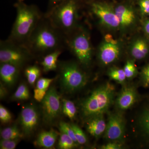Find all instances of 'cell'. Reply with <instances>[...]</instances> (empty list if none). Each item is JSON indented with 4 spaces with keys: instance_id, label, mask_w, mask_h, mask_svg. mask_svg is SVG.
Returning a JSON list of instances; mask_svg holds the SVG:
<instances>
[{
    "instance_id": "1",
    "label": "cell",
    "mask_w": 149,
    "mask_h": 149,
    "mask_svg": "<svg viewBox=\"0 0 149 149\" xmlns=\"http://www.w3.org/2000/svg\"><path fill=\"white\" fill-rule=\"evenodd\" d=\"M34 57L66 47V37L44 14L26 44Z\"/></svg>"
},
{
    "instance_id": "2",
    "label": "cell",
    "mask_w": 149,
    "mask_h": 149,
    "mask_svg": "<svg viewBox=\"0 0 149 149\" xmlns=\"http://www.w3.org/2000/svg\"><path fill=\"white\" fill-rule=\"evenodd\" d=\"M15 7L16 19L8 38L26 46L29 37L44 14L35 6L27 5L21 2L15 4Z\"/></svg>"
},
{
    "instance_id": "3",
    "label": "cell",
    "mask_w": 149,
    "mask_h": 149,
    "mask_svg": "<svg viewBox=\"0 0 149 149\" xmlns=\"http://www.w3.org/2000/svg\"><path fill=\"white\" fill-rule=\"evenodd\" d=\"M115 94V88L109 83L95 89L80 104L83 118L86 120L96 116L104 115L113 102Z\"/></svg>"
},
{
    "instance_id": "4",
    "label": "cell",
    "mask_w": 149,
    "mask_h": 149,
    "mask_svg": "<svg viewBox=\"0 0 149 149\" xmlns=\"http://www.w3.org/2000/svg\"><path fill=\"white\" fill-rule=\"evenodd\" d=\"M45 15L66 37L80 26L78 6L76 0H64Z\"/></svg>"
},
{
    "instance_id": "5",
    "label": "cell",
    "mask_w": 149,
    "mask_h": 149,
    "mask_svg": "<svg viewBox=\"0 0 149 149\" xmlns=\"http://www.w3.org/2000/svg\"><path fill=\"white\" fill-rule=\"evenodd\" d=\"M57 69L60 85L65 93H75L84 88L88 83V74L78 62H60Z\"/></svg>"
},
{
    "instance_id": "6",
    "label": "cell",
    "mask_w": 149,
    "mask_h": 149,
    "mask_svg": "<svg viewBox=\"0 0 149 149\" xmlns=\"http://www.w3.org/2000/svg\"><path fill=\"white\" fill-rule=\"evenodd\" d=\"M66 47L75 56L82 67L88 68L91 65L93 48L90 33L85 27L80 25L66 37Z\"/></svg>"
},
{
    "instance_id": "7",
    "label": "cell",
    "mask_w": 149,
    "mask_h": 149,
    "mask_svg": "<svg viewBox=\"0 0 149 149\" xmlns=\"http://www.w3.org/2000/svg\"><path fill=\"white\" fill-rule=\"evenodd\" d=\"M34 57L28 48L10 40L0 42V62L23 68Z\"/></svg>"
},
{
    "instance_id": "8",
    "label": "cell",
    "mask_w": 149,
    "mask_h": 149,
    "mask_svg": "<svg viewBox=\"0 0 149 149\" xmlns=\"http://www.w3.org/2000/svg\"><path fill=\"white\" fill-rule=\"evenodd\" d=\"M41 102L43 121L46 124L51 125L58 117L62 111L61 97L55 87H49Z\"/></svg>"
},
{
    "instance_id": "9",
    "label": "cell",
    "mask_w": 149,
    "mask_h": 149,
    "mask_svg": "<svg viewBox=\"0 0 149 149\" xmlns=\"http://www.w3.org/2000/svg\"><path fill=\"white\" fill-rule=\"evenodd\" d=\"M91 12L102 26L109 30L119 29V23L114 8L105 3L94 2L91 5Z\"/></svg>"
},
{
    "instance_id": "10",
    "label": "cell",
    "mask_w": 149,
    "mask_h": 149,
    "mask_svg": "<svg viewBox=\"0 0 149 149\" xmlns=\"http://www.w3.org/2000/svg\"><path fill=\"white\" fill-rule=\"evenodd\" d=\"M125 118L120 112L109 114L104 133L105 139L109 142L122 143L125 135Z\"/></svg>"
},
{
    "instance_id": "11",
    "label": "cell",
    "mask_w": 149,
    "mask_h": 149,
    "mask_svg": "<svg viewBox=\"0 0 149 149\" xmlns=\"http://www.w3.org/2000/svg\"><path fill=\"white\" fill-rule=\"evenodd\" d=\"M40 113L36 106L28 104L22 107L19 116V124L24 136L32 135L39 125Z\"/></svg>"
},
{
    "instance_id": "12",
    "label": "cell",
    "mask_w": 149,
    "mask_h": 149,
    "mask_svg": "<svg viewBox=\"0 0 149 149\" xmlns=\"http://www.w3.org/2000/svg\"><path fill=\"white\" fill-rule=\"evenodd\" d=\"M121 52L119 43L114 45L104 40L99 47L98 58L99 61L104 66L112 64L119 58Z\"/></svg>"
},
{
    "instance_id": "13",
    "label": "cell",
    "mask_w": 149,
    "mask_h": 149,
    "mask_svg": "<svg viewBox=\"0 0 149 149\" xmlns=\"http://www.w3.org/2000/svg\"><path fill=\"white\" fill-rule=\"evenodd\" d=\"M115 12L119 23V29L128 31L136 25L137 16L135 10L127 5L120 4L114 8Z\"/></svg>"
},
{
    "instance_id": "14",
    "label": "cell",
    "mask_w": 149,
    "mask_h": 149,
    "mask_svg": "<svg viewBox=\"0 0 149 149\" xmlns=\"http://www.w3.org/2000/svg\"><path fill=\"white\" fill-rule=\"evenodd\" d=\"M137 89L133 85H124L116 100V104L121 111L130 109L138 100Z\"/></svg>"
},
{
    "instance_id": "15",
    "label": "cell",
    "mask_w": 149,
    "mask_h": 149,
    "mask_svg": "<svg viewBox=\"0 0 149 149\" xmlns=\"http://www.w3.org/2000/svg\"><path fill=\"white\" fill-rule=\"evenodd\" d=\"M21 68L9 63H1L0 77L2 82L8 87H11L17 81Z\"/></svg>"
},
{
    "instance_id": "16",
    "label": "cell",
    "mask_w": 149,
    "mask_h": 149,
    "mask_svg": "<svg viewBox=\"0 0 149 149\" xmlns=\"http://www.w3.org/2000/svg\"><path fill=\"white\" fill-rule=\"evenodd\" d=\"M86 120V129L91 136L97 138L104 133L107 123L104 114L93 116Z\"/></svg>"
},
{
    "instance_id": "17",
    "label": "cell",
    "mask_w": 149,
    "mask_h": 149,
    "mask_svg": "<svg viewBox=\"0 0 149 149\" xmlns=\"http://www.w3.org/2000/svg\"><path fill=\"white\" fill-rule=\"evenodd\" d=\"M59 134L60 133L53 129H51L49 131H42L37 136L35 142V145L44 148H52Z\"/></svg>"
},
{
    "instance_id": "18",
    "label": "cell",
    "mask_w": 149,
    "mask_h": 149,
    "mask_svg": "<svg viewBox=\"0 0 149 149\" xmlns=\"http://www.w3.org/2000/svg\"><path fill=\"white\" fill-rule=\"evenodd\" d=\"M149 49L148 43L144 39L138 38L133 40L130 48V55L134 59L141 60L146 58L148 54Z\"/></svg>"
},
{
    "instance_id": "19",
    "label": "cell",
    "mask_w": 149,
    "mask_h": 149,
    "mask_svg": "<svg viewBox=\"0 0 149 149\" xmlns=\"http://www.w3.org/2000/svg\"><path fill=\"white\" fill-rule=\"evenodd\" d=\"M138 125L142 138L149 146V102L144 107L139 115Z\"/></svg>"
},
{
    "instance_id": "20",
    "label": "cell",
    "mask_w": 149,
    "mask_h": 149,
    "mask_svg": "<svg viewBox=\"0 0 149 149\" xmlns=\"http://www.w3.org/2000/svg\"><path fill=\"white\" fill-rule=\"evenodd\" d=\"M62 51L58 50L54 51L43 57L40 64L44 72H47L57 69L58 58Z\"/></svg>"
},
{
    "instance_id": "21",
    "label": "cell",
    "mask_w": 149,
    "mask_h": 149,
    "mask_svg": "<svg viewBox=\"0 0 149 149\" xmlns=\"http://www.w3.org/2000/svg\"><path fill=\"white\" fill-rule=\"evenodd\" d=\"M24 136L22 131H20L16 125L6 127L1 131V137L2 139H20Z\"/></svg>"
},
{
    "instance_id": "22",
    "label": "cell",
    "mask_w": 149,
    "mask_h": 149,
    "mask_svg": "<svg viewBox=\"0 0 149 149\" xmlns=\"http://www.w3.org/2000/svg\"><path fill=\"white\" fill-rule=\"evenodd\" d=\"M61 111L70 120H73L77 115V108L74 103L70 100L63 99L62 100Z\"/></svg>"
},
{
    "instance_id": "23",
    "label": "cell",
    "mask_w": 149,
    "mask_h": 149,
    "mask_svg": "<svg viewBox=\"0 0 149 149\" xmlns=\"http://www.w3.org/2000/svg\"><path fill=\"white\" fill-rule=\"evenodd\" d=\"M40 68L36 65L27 66L24 69V74L28 83L33 85L37 82L41 75Z\"/></svg>"
},
{
    "instance_id": "24",
    "label": "cell",
    "mask_w": 149,
    "mask_h": 149,
    "mask_svg": "<svg viewBox=\"0 0 149 149\" xmlns=\"http://www.w3.org/2000/svg\"><path fill=\"white\" fill-rule=\"evenodd\" d=\"M108 75L111 80L121 85H125L127 78L123 69L117 67H112L109 70Z\"/></svg>"
},
{
    "instance_id": "25",
    "label": "cell",
    "mask_w": 149,
    "mask_h": 149,
    "mask_svg": "<svg viewBox=\"0 0 149 149\" xmlns=\"http://www.w3.org/2000/svg\"><path fill=\"white\" fill-rule=\"evenodd\" d=\"M74 141L66 133L60 131L58 148L61 149H70L77 146Z\"/></svg>"
},
{
    "instance_id": "26",
    "label": "cell",
    "mask_w": 149,
    "mask_h": 149,
    "mask_svg": "<svg viewBox=\"0 0 149 149\" xmlns=\"http://www.w3.org/2000/svg\"><path fill=\"white\" fill-rule=\"evenodd\" d=\"M30 97L29 89L24 83L20 84L14 93L12 98L14 100L24 101L28 100Z\"/></svg>"
},
{
    "instance_id": "27",
    "label": "cell",
    "mask_w": 149,
    "mask_h": 149,
    "mask_svg": "<svg viewBox=\"0 0 149 149\" xmlns=\"http://www.w3.org/2000/svg\"><path fill=\"white\" fill-rule=\"evenodd\" d=\"M123 69L126 78L128 80H132L138 75V69L134 61L132 60L127 61Z\"/></svg>"
},
{
    "instance_id": "28",
    "label": "cell",
    "mask_w": 149,
    "mask_h": 149,
    "mask_svg": "<svg viewBox=\"0 0 149 149\" xmlns=\"http://www.w3.org/2000/svg\"><path fill=\"white\" fill-rule=\"evenodd\" d=\"M74 131V135L79 145H85L88 142L87 136L78 125L73 123H70Z\"/></svg>"
},
{
    "instance_id": "29",
    "label": "cell",
    "mask_w": 149,
    "mask_h": 149,
    "mask_svg": "<svg viewBox=\"0 0 149 149\" xmlns=\"http://www.w3.org/2000/svg\"><path fill=\"white\" fill-rule=\"evenodd\" d=\"M59 129L60 131L66 133L74 141L75 143L78 145L73 129H72L70 123H67L63 122H60L58 126Z\"/></svg>"
},
{
    "instance_id": "30",
    "label": "cell",
    "mask_w": 149,
    "mask_h": 149,
    "mask_svg": "<svg viewBox=\"0 0 149 149\" xmlns=\"http://www.w3.org/2000/svg\"><path fill=\"white\" fill-rule=\"evenodd\" d=\"M140 82L144 88H149V63L143 68L140 73Z\"/></svg>"
},
{
    "instance_id": "31",
    "label": "cell",
    "mask_w": 149,
    "mask_h": 149,
    "mask_svg": "<svg viewBox=\"0 0 149 149\" xmlns=\"http://www.w3.org/2000/svg\"><path fill=\"white\" fill-rule=\"evenodd\" d=\"M20 139H2L0 142V148L1 149H14L18 144Z\"/></svg>"
},
{
    "instance_id": "32",
    "label": "cell",
    "mask_w": 149,
    "mask_h": 149,
    "mask_svg": "<svg viewBox=\"0 0 149 149\" xmlns=\"http://www.w3.org/2000/svg\"><path fill=\"white\" fill-rule=\"evenodd\" d=\"M54 78H39L36 83V88L43 90H48L51 83L53 82Z\"/></svg>"
},
{
    "instance_id": "33",
    "label": "cell",
    "mask_w": 149,
    "mask_h": 149,
    "mask_svg": "<svg viewBox=\"0 0 149 149\" xmlns=\"http://www.w3.org/2000/svg\"><path fill=\"white\" fill-rule=\"evenodd\" d=\"M12 116L10 113L5 107L1 105L0 106V120L2 123H6L10 122Z\"/></svg>"
},
{
    "instance_id": "34",
    "label": "cell",
    "mask_w": 149,
    "mask_h": 149,
    "mask_svg": "<svg viewBox=\"0 0 149 149\" xmlns=\"http://www.w3.org/2000/svg\"><path fill=\"white\" fill-rule=\"evenodd\" d=\"M48 90H41L36 88L34 91V98L37 101L41 102L43 100Z\"/></svg>"
},
{
    "instance_id": "35",
    "label": "cell",
    "mask_w": 149,
    "mask_h": 149,
    "mask_svg": "<svg viewBox=\"0 0 149 149\" xmlns=\"http://www.w3.org/2000/svg\"><path fill=\"white\" fill-rule=\"evenodd\" d=\"M139 5L142 14H149V0H141L139 2Z\"/></svg>"
},
{
    "instance_id": "36",
    "label": "cell",
    "mask_w": 149,
    "mask_h": 149,
    "mask_svg": "<svg viewBox=\"0 0 149 149\" xmlns=\"http://www.w3.org/2000/svg\"><path fill=\"white\" fill-rule=\"evenodd\" d=\"M122 143L116 142H109L106 145L102 146V149H120L122 148Z\"/></svg>"
},
{
    "instance_id": "37",
    "label": "cell",
    "mask_w": 149,
    "mask_h": 149,
    "mask_svg": "<svg viewBox=\"0 0 149 149\" xmlns=\"http://www.w3.org/2000/svg\"><path fill=\"white\" fill-rule=\"evenodd\" d=\"M104 40L107 42L111 43V44L116 45L119 43L118 40H115L113 37H112L111 35L109 34H107L105 35Z\"/></svg>"
},
{
    "instance_id": "38",
    "label": "cell",
    "mask_w": 149,
    "mask_h": 149,
    "mask_svg": "<svg viewBox=\"0 0 149 149\" xmlns=\"http://www.w3.org/2000/svg\"><path fill=\"white\" fill-rule=\"evenodd\" d=\"M64 1V0H50V1L51 6L46 13H48L50 12L54 8H55L56 6L58 5Z\"/></svg>"
},
{
    "instance_id": "39",
    "label": "cell",
    "mask_w": 149,
    "mask_h": 149,
    "mask_svg": "<svg viewBox=\"0 0 149 149\" xmlns=\"http://www.w3.org/2000/svg\"><path fill=\"white\" fill-rule=\"evenodd\" d=\"M143 29L146 34L149 36V19H147L144 22Z\"/></svg>"
},
{
    "instance_id": "40",
    "label": "cell",
    "mask_w": 149,
    "mask_h": 149,
    "mask_svg": "<svg viewBox=\"0 0 149 149\" xmlns=\"http://www.w3.org/2000/svg\"><path fill=\"white\" fill-rule=\"evenodd\" d=\"M1 98L3 99L5 97L6 95L7 91L6 90V88L4 87L3 84H1Z\"/></svg>"
},
{
    "instance_id": "41",
    "label": "cell",
    "mask_w": 149,
    "mask_h": 149,
    "mask_svg": "<svg viewBox=\"0 0 149 149\" xmlns=\"http://www.w3.org/2000/svg\"><path fill=\"white\" fill-rule=\"evenodd\" d=\"M20 1H22V0H20Z\"/></svg>"
},
{
    "instance_id": "42",
    "label": "cell",
    "mask_w": 149,
    "mask_h": 149,
    "mask_svg": "<svg viewBox=\"0 0 149 149\" xmlns=\"http://www.w3.org/2000/svg\"><path fill=\"white\" fill-rule=\"evenodd\" d=\"M148 15H149V14H148Z\"/></svg>"
}]
</instances>
